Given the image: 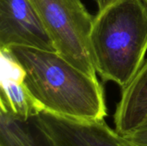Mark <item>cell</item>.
<instances>
[{"label":"cell","mask_w":147,"mask_h":146,"mask_svg":"<svg viewBox=\"0 0 147 146\" xmlns=\"http://www.w3.org/2000/svg\"><path fill=\"white\" fill-rule=\"evenodd\" d=\"M90 44L96 72L121 89L137 75L147 52V5L112 0L93 18Z\"/></svg>","instance_id":"obj_2"},{"label":"cell","mask_w":147,"mask_h":146,"mask_svg":"<svg viewBox=\"0 0 147 146\" xmlns=\"http://www.w3.org/2000/svg\"><path fill=\"white\" fill-rule=\"evenodd\" d=\"M96 2V3L97 4L98 9H102L104 6H106L109 3H110L112 0H94Z\"/></svg>","instance_id":"obj_10"},{"label":"cell","mask_w":147,"mask_h":146,"mask_svg":"<svg viewBox=\"0 0 147 146\" xmlns=\"http://www.w3.org/2000/svg\"><path fill=\"white\" fill-rule=\"evenodd\" d=\"M12 46L56 52L30 0H0V48Z\"/></svg>","instance_id":"obj_4"},{"label":"cell","mask_w":147,"mask_h":146,"mask_svg":"<svg viewBox=\"0 0 147 146\" xmlns=\"http://www.w3.org/2000/svg\"><path fill=\"white\" fill-rule=\"evenodd\" d=\"M143 1H144V2L146 3V5H147V0H143Z\"/></svg>","instance_id":"obj_12"},{"label":"cell","mask_w":147,"mask_h":146,"mask_svg":"<svg viewBox=\"0 0 147 146\" xmlns=\"http://www.w3.org/2000/svg\"><path fill=\"white\" fill-rule=\"evenodd\" d=\"M147 123V59L134 79L121 89L114 114L115 130L126 136Z\"/></svg>","instance_id":"obj_7"},{"label":"cell","mask_w":147,"mask_h":146,"mask_svg":"<svg viewBox=\"0 0 147 146\" xmlns=\"http://www.w3.org/2000/svg\"><path fill=\"white\" fill-rule=\"evenodd\" d=\"M7 49L24 69L25 83L44 111L78 121L105 120V95L97 78L54 51L26 46Z\"/></svg>","instance_id":"obj_1"},{"label":"cell","mask_w":147,"mask_h":146,"mask_svg":"<svg viewBox=\"0 0 147 146\" xmlns=\"http://www.w3.org/2000/svg\"><path fill=\"white\" fill-rule=\"evenodd\" d=\"M0 109L23 120L44 111L25 83V71L7 48H0Z\"/></svg>","instance_id":"obj_6"},{"label":"cell","mask_w":147,"mask_h":146,"mask_svg":"<svg viewBox=\"0 0 147 146\" xmlns=\"http://www.w3.org/2000/svg\"><path fill=\"white\" fill-rule=\"evenodd\" d=\"M125 140L127 141V145H129V146H141V145H136V144H134V143H132V142H130V141L127 140L126 139H125Z\"/></svg>","instance_id":"obj_11"},{"label":"cell","mask_w":147,"mask_h":146,"mask_svg":"<svg viewBox=\"0 0 147 146\" xmlns=\"http://www.w3.org/2000/svg\"><path fill=\"white\" fill-rule=\"evenodd\" d=\"M36 119L56 146H129L105 120L78 121L46 111Z\"/></svg>","instance_id":"obj_5"},{"label":"cell","mask_w":147,"mask_h":146,"mask_svg":"<svg viewBox=\"0 0 147 146\" xmlns=\"http://www.w3.org/2000/svg\"><path fill=\"white\" fill-rule=\"evenodd\" d=\"M0 146H56L36 116L27 120L0 109Z\"/></svg>","instance_id":"obj_8"},{"label":"cell","mask_w":147,"mask_h":146,"mask_svg":"<svg viewBox=\"0 0 147 146\" xmlns=\"http://www.w3.org/2000/svg\"><path fill=\"white\" fill-rule=\"evenodd\" d=\"M127 140L141 146H147V123L131 133L122 136Z\"/></svg>","instance_id":"obj_9"},{"label":"cell","mask_w":147,"mask_h":146,"mask_svg":"<svg viewBox=\"0 0 147 146\" xmlns=\"http://www.w3.org/2000/svg\"><path fill=\"white\" fill-rule=\"evenodd\" d=\"M56 52L87 75L96 77L90 34L93 18L81 0H30Z\"/></svg>","instance_id":"obj_3"}]
</instances>
